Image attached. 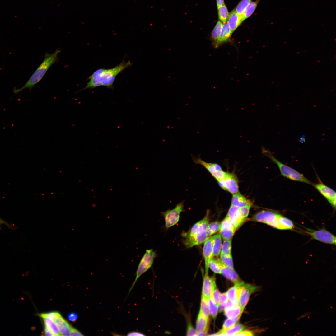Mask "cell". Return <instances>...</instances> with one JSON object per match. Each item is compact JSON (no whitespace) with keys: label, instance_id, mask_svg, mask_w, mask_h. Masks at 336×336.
I'll use <instances>...</instances> for the list:
<instances>
[{"label":"cell","instance_id":"cell-1","mask_svg":"<svg viewBox=\"0 0 336 336\" xmlns=\"http://www.w3.org/2000/svg\"><path fill=\"white\" fill-rule=\"evenodd\" d=\"M132 65L130 60H124L119 65L111 68H99L96 70L88 79L89 80L85 87L80 90L92 89L102 86L113 89V84L116 76L127 68Z\"/></svg>","mask_w":336,"mask_h":336},{"label":"cell","instance_id":"cell-2","mask_svg":"<svg viewBox=\"0 0 336 336\" xmlns=\"http://www.w3.org/2000/svg\"><path fill=\"white\" fill-rule=\"evenodd\" d=\"M209 215V210H207L203 218L194 224L188 231L182 234L184 244L186 248L201 245L207 238V228Z\"/></svg>","mask_w":336,"mask_h":336},{"label":"cell","instance_id":"cell-3","mask_svg":"<svg viewBox=\"0 0 336 336\" xmlns=\"http://www.w3.org/2000/svg\"><path fill=\"white\" fill-rule=\"evenodd\" d=\"M60 52V50L58 49L52 54L46 53L43 61L28 81L20 88L15 89L14 93H17L26 88L31 91L32 87L42 79L51 66L58 62V55Z\"/></svg>","mask_w":336,"mask_h":336},{"label":"cell","instance_id":"cell-4","mask_svg":"<svg viewBox=\"0 0 336 336\" xmlns=\"http://www.w3.org/2000/svg\"><path fill=\"white\" fill-rule=\"evenodd\" d=\"M262 153L269 158L278 167L281 175L290 180L302 182L313 185L314 184L306 178L302 174L292 168L281 162L276 158L269 150L262 147Z\"/></svg>","mask_w":336,"mask_h":336},{"label":"cell","instance_id":"cell-5","mask_svg":"<svg viewBox=\"0 0 336 336\" xmlns=\"http://www.w3.org/2000/svg\"><path fill=\"white\" fill-rule=\"evenodd\" d=\"M156 255V252L152 249L146 250L138 266L136 278L130 289L129 293L133 289L138 279L152 267Z\"/></svg>","mask_w":336,"mask_h":336},{"label":"cell","instance_id":"cell-6","mask_svg":"<svg viewBox=\"0 0 336 336\" xmlns=\"http://www.w3.org/2000/svg\"><path fill=\"white\" fill-rule=\"evenodd\" d=\"M278 214L272 211L263 210L254 214L250 219L252 221L265 223L278 229Z\"/></svg>","mask_w":336,"mask_h":336},{"label":"cell","instance_id":"cell-7","mask_svg":"<svg viewBox=\"0 0 336 336\" xmlns=\"http://www.w3.org/2000/svg\"><path fill=\"white\" fill-rule=\"evenodd\" d=\"M184 201L178 203L174 208L168 209L162 212L165 221V225L167 228L176 224L179 222L181 213L184 210Z\"/></svg>","mask_w":336,"mask_h":336},{"label":"cell","instance_id":"cell-8","mask_svg":"<svg viewBox=\"0 0 336 336\" xmlns=\"http://www.w3.org/2000/svg\"><path fill=\"white\" fill-rule=\"evenodd\" d=\"M193 160L196 164L203 166L217 181L223 179L226 175V172L223 171L221 166L217 164L206 162L199 156L193 157Z\"/></svg>","mask_w":336,"mask_h":336},{"label":"cell","instance_id":"cell-9","mask_svg":"<svg viewBox=\"0 0 336 336\" xmlns=\"http://www.w3.org/2000/svg\"><path fill=\"white\" fill-rule=\"evenodd\" d=\"M220 187L232 194L239 192V182L236 175L233 173L226 172L223 179L217 181Z\"/></svg>","mask_w":336,"mask_h":336},{"label":"cell","instance_id":"cell-10","mask_svg":"<svg viewBox=\"0 0 336 336\" xmlns=\"http://www.w3.org/2000/svg\"><path fill=\"white\" fill-rule=\"evenodd\" d=\"M243 211L242 207L231 205L226 215L236 230L247 219Z\"/></svg>","mask_w":336,"mask_h":336},{"label":"cell","instance_id":"cell-11","mask_svg":"<svg viewBox=\"0 0 336 336\" xmlns=\"http://www.w3.org/2000/svg\"><path fill=\"white\" fill-rule=\"evenodd\" d=\"M307 233L314 239L323 243L331 244H336V237L332 234L325 229L318 230L307 229Z\"/></svg>","mask_w":336,"mask_h":336},{"label":"cell","instance_id":"cell-12","mask_svg":"<svg viewBox=\"0 0 336 336\" xmlns=\"http://www.w3.org/2000/svg\"><path fill=\"white\" fill-rule=\"evenodd\" d=\"M317 183L313 186L328 200L333 208L335 209L336 194L332 189L326 185L319 179Z\"/></svg>","mask_w":336,"mask_h":336},{"label":"cell","instance_id":"cell-13","mask_svg":"<svg viewBox=\"0 0 336 336\" xmlns=\"http://www.w3.org/2000/svg\"><path fill=\"white\" fill-rule=\"evenodd\" d=\"M257 287L242 282L239 292V302L241 308L244 310L247 304L251 294L255 291Z\"/></svg>","mask_w":336,"mask_h":336},{"label":"cell","instance_id":"cell-14","mask_svg":"<svg viewBox=\"0 0 336 336\" xmlns=\"http://www.w3.org/2000/svg\"><path fill=\"white\" fill-rule=\"evenodd\" d=\"M216 287L214 276L209 277L208 274H205L204 277L202 292V297L208 299Z\"/></svg>","mask_w":336,"mask_h":336},{"label":"cell","instance_id":"cell-15","mask_svg":"<svg viewBox=\"0 0 336 336\" xmlns=\"http://www.w3.org/2000/svg\"><path fill=\"white\" fill-rule=\"evenodd\" d=\"M221 223L219 231L222 237L224 240H231L236 229L226 216Z\"/></svg>","mask_w":336,"mask_h":336},{"label":"cell","instance_id":"cell-16","mask_svg":"<svg viewBox=\"0 0 336 336\" xmlns=\"http://www.w3.org/2000/svg\"><path fill=\"white\" fill-rule=\"evenodd\" d=\"M203 254L205 261V274H208L210 261L214 257L212 236L208 237L204 242Z\"/></svg>","mask_w":336,"mask_h":336},{"label":"cell","instance_id":"cell-17","mask_svg":"<svg viewBox=\"0 0 336 336\" xmlns=\"http://www.w3.org/2000/svg\"><path fill=\"white\" fill-rule=\"evenodd\" d=\"M219 262L221 269V274L235 284L241 282L238 274L234 269L225 265L220 258H219Z\"/></svg>","mask_w":336,"mask_h":336},{"label":"cell","instance_id":"cell-18","mask_svg":"<svg viewBox=\"0 0 336 336\" xmlns=\"http://www.w3.org/2000/svg\"><path fill=\"white\" fill-rule=\"evenodd\" d=\"M54 322L60 331L61 335L70 336V325L61 315L55 318Z\"/></svg>","mask_w":336,"mask_h":336},{"label":"cell","instance_id":"cell-19","mask_svg":"<svg viewBox=\"0 0 336 336\" xmlns=\"http://www.w3.org/2000/svg\"><path fill=\"white\" fill-rule=\"evenodd\" d=\"M243 22L240 15L236 12L235 9L229 13L227 22L232 33Z\"/></svg>","mask_w":336,"mask_h":336},{"label":"cell","instance_id":"cell-20","mask_svg":"<svg viewBox=\"0 0 336 336\" xmlns=\"http://www.w3.org/2000/svg\"><path fill=\"white\" fill-rule=\"evenodd\" d=\"M251 200L238 192L233 194L231 200V205L238 207H241L247 205L252 206Z\"/></svg>","mask_w":336,"mask_h":336},{"label":"cell","instance_id":"cell-21","mask_svg":"<svg viewBox=\"0 0 336 336\" xmlns=\"http://www.w3.org/2000/svg\"><path fill=\"white\" fill-rule=\"evenodd\" d=\"M232 33L226 22L223 23L221 31L217 39L216 48L229 41Z\"/></svg>","mask_w":336,"mask_h":336},{"label":"cell","instance_id":"cell-22","mask_svg":"<svg viewBox=\"0 0 336 336\" xmlns=\"http://www.w3.org/2000/svg\"><path fill=\"white\" fill-rule=\"evenodd\" d=\"M242 282L235 284V285L230 288L226 292L228 299L231 301L236 306H240L239 302V292Z\"/></svg>","mask_w":336,"mask_h":336},{"label":"cell","instance_id":"cell-23","mask_svg":"<svg viewBox=\"0 0 336 336\" xmlns=\"http://www.w3.org/2000/svg\"><path fill=\"white\" fill-rule=\"evenodd\" d=\"M209 318H207L199 313L197 318L196 331V335L202 332L208 333L209 324Z\"/></svg>","mask_w":336,"mask_h":336},{"label":"cell","instance_id":"cell-24","mask_svg":"<svg viewBox=\"0 0 336 336\" xmlns=\"http://www.w3.org/2000/svg\"><path fill=\"white\" fill-rule=\"evenodd\" d=\"M245 327L242 324H237L230 328L226 330L221 329L212 335L234 336L236 334L245 329Z\"/></svg>","mask_w":336,"mask_h":336},{"label":"cell","instance_id":"cell-25","mask_svg":"<svg viewBox=\"0 0 336 336\" xmlns=\"http://www.w3.org/2000/svg\"><path fill=\"white\" fill-rule=\"evenodd\" d=\"M278 229L291 230L294 227V224L291 220L280 214L278 215Z\"/></svg>","mask_w":336,"mask_h":336},{"label":"cell","instance_id":"cell-26","mask_svg":"<svg viewBox=\"0 0 336 336\" xmlns=\"http://www.w3.org/2000/svg\"><path fill=\"white\" fill-rule=\"evenodd\" d=\"M213 256L217 257L220 254L222 246V237L219 233L212 236Z\"/></svg>","mask_w":336,"mask_h":336},{"label":"cell","instance_id":"cell-27","mask_svg":"<svg viewBox=\"0 0 336 336\" xmlns=\"http://www.w3.org/2000/svg\"><path fill=\"white\" fill-rule=\"evenodd\" d=\"M260 0H256L254 1L251 2L249 4L243 14L240 15L243 21L249 17L252 14Z\"/></svg>","mask_w":336,"mask_h":336},{"label":"cell","instance_id":"cell-28","mask_svg":"<svg viewBox=\"0 0 336 336\" xmlns=\"http://www.w3.org/2000/svg\"><path fill=\"white\" fill-rule=\"evenodd\" d=\"M223 23L220 20L217 22L211 34L210 38L212 44L216 48L217 40L221 31Z\"/></svg>","mask_w":336,"mask_h":336},{"label":"cell","instance_id":"cell-29","mask_svg":"<svg viewBox=\"0 0 336 336\" xmlns=\"http://www.w3.org/2000/svg\"><path fill=\"white\" fill-rule=\"evenodd\" d=\"M243 310L240 306H236L229 309L225 310L224 315L228 318H234L241 315Z\"/></svg>","mask_w":336,"mask_h":336},{"label":"cell","instance_id":"cell-30","mask_svg":"<svg viewBox=\"0 0 336 336\" xmlns=\"http://www.w3.org/2000/svg\"><path fill=\"white\" fill-rule=\"evenodd\" d=\"M217 10L219 20L223 24L226 22L229 13L225 3H224Z\"/></svg>","mask_w":336,"mask_h":336},{"label":"cell","instance_id":"cell-31","mask_svg":"<svg viewBox=\"0 0 336 336\" xmlns=\"http://www.w3.org/2000/svg\"><path fill=\"white\" fill-rule=\"evenodd\" d=\"M221 223L218 222H214L208 223L207 228L208 236H210L219 231Z\"/></svg>","mask_w":336,"mask_h":336},{"label":"cell","instance_id":"cell-32","mask_svg":"<svg viewBox=\"0 0 336 336\" xmlns=\"http://www.w3.org/2000/svg\"><path fill=\"white\" fill-rule=\"evenodd\" d=\"M199 313L205 317L209 318V310L208 300L202 297Z\"/></svg>","mask_w":336,"mask_h":336},{"label":"cell","instance_id":"cell-33","mask_svg":"<svg viewBox=\"0 0 336 336\" xmlns=\"http://www.w3.org/2000/svg\"><path fill=\"white\" fill-rule=\"evenodd\" d=\"M208 267L214 272L221 274V269L219 262V258L213 257L210 261Z\"/></svg>","mask_w":336,"mask_h":336},{"label":"cell","instance_id":"cell-34","mask_svg":"<svg viewBox=\"0 0 336 336\" xmlns=\"http://www.w3.org/2000/svg\"><path fill=\"white\" fill-rule=\"evenodd\" d=\"M43 319L44 324L50 329L55 335H61L59 330L52 319L49 318H44Z\"/></svg>","mask_w":336,"mask_h":336},{"label":"cell","instance_id":"cell-35","mask_svg":"<svg viewBox=\"0 0 336 336\" xmlns=\"http://www.w3.org/2000/svg\"><path fill=\"white\" fill-rule=\"evenodd\" d=\"M231 240H224L222 245L220 255H227L231 254Z\"/></svg>","mask_w":336,"mask_h":336},{"label":"cell","instance_id":"cell-36","mask_svg":"<svg viewBox=\"0 0 336 336\" xmlns=\"http://www.w3.org/2000/svg\"><path fill=\"white\" fill-rule=\"evenodd\" d=\"M241 315L234 318H228L224 322L222 329L226 330L234 326L238 321Z\"/></svg>","mask_w":336,"mask_h":336},{"label":"cell","instance_id":"cell-37","mask_svg":"<svg viewBox=\"0 0 336 336\" xmlns=\"http://www.w3.org/2000/svg\"><path fill=\"white\" fill-rule=\"evenodd\" d=\"M251 1V0H241L235 9V10L239 15H241Z\"/></svg>","mask_w":336,"mask_h":336},{"label":"cell","instance_id":"cell-38","mask_svg":"<svg viewBox=\"0 0 336 336\" xmlns=\"http://www.w3.org/2000/svg\"><path fill=\"white\" fill-rule=\"evenodd\" d=\"M209 313L210 315L213 319H215L217 315L218 306L217 305L211 297L208 299Z\"/></svg>","mask_w":336,"mask_h":336},{"label":"cell","instance_id":"cell-39","mask_svg":"<svg viewBox=\"0 0 336 336\" xmlns=\"http://www.w3.org/2000/svg\"><path fill=\"white\" fill-rule=\"evenodd\" d=\"M220 259L225 265L229 268L234 269L233 260L231 254L220 255Z\"/></svg>","mask_w":336,"mask_h":336},{"label":"cell","instance_id":"cell-40","mask_svg":"<svg viewBox=\"0 0 336 336\" xmlns=\"http://www.w3.org/2000/svg\"><path fill=\"white\" fill-rule=\"evenodd\" d=\"M220 294L219 290L216 287L214 290L211 296L214 302L218 306L220 304L219 298Z\"/></svg>","mask_w":336,"mask_h":336},{"label":"cell","instance_id":"cell-41","mask_svg":"<svg viewBox=\"0 0 336 336\" xmlns=\"http://www.w3.org/2000/svg\"><path fill=\"white\" fill-rule=\"evenodd\" d=\"M60 315V314L57 312H51L48 313H41L39 314V316L43 318H49L53 320Z\"/></svg>","mask_w":336,"mask_h":336},{"label":"cell","instance_id":"cell-42","mask_svg":"<svg viewBox=\"0 0 336 336\" xmlns=\"http://www.w3.org/2000/svg\"><path fill=\"white\" fill-rule=\"evenodd\" d=\"M187 335L196 336V332L191 324H189L187 326Z\"/></svg>","mask_w":336,"mask_h":336},{"label":"cell","instance_id":"cell-43","mask_svg":"<svg viewBox=\"0 0 336 336\" xmlns=\"http://www.w3.org/2000/svg\"><path fill=\"white\" fill-rule=\"evenodd\" d=\"M67 318L69 321L75 322L78 318V315L75 312H71L68 315Z\"/></svg>","mask_w":336,"mask_h":336},{"label":"cell","instance_id":"cell-44","mask_svg":"<svg viewBox=\"0 0 336 336\" xmlns=\"http://www.w3.org/2000/svg\"><path fill=\"white\" fill-rule=\"evenodd\" d=\"M228 300L226 292L220 294L219 298L220 304H226Z\"/></svg>","mask_w":336,"mask_h":336},{"label":"cell","instance_id":"cell-45","mask_svg":"<svg viewBox=\"0 0 336 336\" xmlns=\"http://www.w3.org/2000/svg\"><path fill=\"white\" fill-rule=\"evenodd\" d=\"M253 335V333L251 331L246 330L240 332L235 334L234 336H251Z\"/></svg>","mask_w":336,"mask_h":336},{"label":"cell","instance_id":"cell-46","mask_svg":"<svg viewBox=\"0 0 336 336\" xmlns=\"http://www.w3.org/2000/svg\"><path fill=\"white\" fill-rule=\"evenodd\" d=\"M70 334L71 336H83L82 334L76 329L70 326Z\"/></svg>","mask_w":336,"mask_h":336},{"label":"cell","instance_id":"cell-47","mask_svg":"<svg viewBox=\"0 0 336 336\" xmlns=\"http://www.w3.org/2000/svg\"><path fill=\"white\" fill-rule=\"evenodd\" d=\"M44 334L46 336H54L55 335L52 332L49 328L44 324Z\"/></svg>","mask_w":336,"mask_h":336},{"label":"cell","instance_id":"cell-48","mask_svg":"<svg viewBox=\"0 0 336 336\" xmlns=\"http://www.w3.org/2000/svg\"><path fill=\"white\" fill-rule=\"evenodd\" d=\"M235 306H236L231 301L228 300V301L226 303L225 310L229 309Z\"/></svg>","mask_w":336,"mask_h":336},{"label":"cell","instance_id":"cell-49","mask_svg":"<svg viewBox=\"0 0 336 336\" xmlns=\"http://www.w3.org/2000/svg\"><path fill=\"white\" fill-rule=\"evenodd\" d=\"M127 336H144L145 335L142 333L137 331L131 332L128 333Z\"/></svg>","mask_w":336,"mask_h":336},{"label":"cell","instance_id":"cell-50","mask_svg":"<svg viewBox=\"0 0 336 336\" xmlns=\"http://www.w3.org/2000/svg\"><path fill=\"white\" fill-rule=\"evenodd\" d=\"M311 314V312H306L298 317L296 320V321L299 320L309 316Z\"/></svg>","mask_w":336,"mask_h":336},{"label":"cell","instance_id":"cell-51","mask_svg":"<svg viewBox=\"0 0 336 336\" xmlns=\"http://www.w3.org/2000/svg\"><path fill=\"white\" fill-rule=\"evenodd\" d=\"M226 304H220L218 306L219 307V312H221L224 311L225 310V306Z\"/></svg>","mask_w":336,"mask_h":336},{"label":"cell","instance_id":"cell-52","mask_svg":"<svg viewBox=\"0 0 336 336\" xmlns=\"http://www.w3.org/2000/svg\"><path fill=\"white\" fill-rule=\"evenodd\" d=\"M224 0H216L217 7L218 9L224 3Z\"/></svg>","mask_w":336,"mask_h":336},{"label":"cell","instance_id":"cell-53","mask_svg":"<svg viewBox=\"0 0 336 336\" xmlns=\"http://www.w3.org/2000/svg\"><path fill=\"white\" fill-rule=\"evenodd\" d=\"M0 224L5 225L10 228H11L12 227L7 222L3 219H2L1 218H0Z\"/></svg>","mask_w":336,"mask_h":336},{"label":"cell","instance_id":"cell-54","mask_svg":"<svg viewBox=\"0 0 336 336\" xmlns=\"http://www.w3.org/2000/svg\"><path fill=\"white\" fill-rule=\"evenodd\" d=\"M299 141L300 142H301V143H303V142H305V136L304 135H302L301 137V138H300V139L299 140Z\"/></svg>","mask_w":336,"mask_h":336},{"label":"cell","instance_id":"cell-55","mask_svg":"<svg viewBox=\"0 0 336 336\" xmlns=\"http://www.w3.org/2000/svg\"><path fill=\"white\" fill-rule=\"evenodd\" d=\"M0 229H1V227H0Z\"/></svg>","mask_w":336,"mask_h":336}]
</instances>
